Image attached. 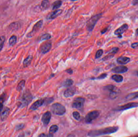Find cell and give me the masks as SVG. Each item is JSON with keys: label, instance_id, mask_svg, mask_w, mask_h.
Returning a JSON list of instances; mask_svg holds the SVG:
<instances>
[{"label": "cell", "instance_id": "obj_12", "mask_svg": "<svg viewBox=\"0 0 138 137\" xmlns=\"http://www.w3.org/2000/svg\"><path fill=\"white\" fill-rule=\"evenodd\" d=\"M128 29V26L127 24H124L121 25L119 28L115 30L114 34L116 35H121L126 31Z\"/></svg>", "mask_w": 138, "mask_h": 137}, {"label": "cell", "instance_id": "obj_43", "mask_svg": "<svg viewBox=\"0 0 138 137\" xmlns=\"http://www.w3.org/2000/svg\"><path fill=\"white\" fill-rule=\"evenodd\" d=\"M136 35H138V28L136 30Z\"/></svg>", "mask_w": 138, "mask_h": 137}, {"label": "cell", "instance_id": "obj_39", "mask_svg": "<svg viewBox=\"0 0 138 137\" xmlns=\"http://www.w3.org/2000/svg\"><path fill=\"white\" fill-rule=\"evenodd\" d=\"M53 134L49 133L48 134H45V133H42L39 135V137H53Z\"/></svg>", "mask_w": 138, "mask_h": 137}, {"label": "cell", "instance_id": "obj_30", "mask_svg": "<svg viewBox=\"0 0 138 137\" xmlns=\"http://www.w3.org/2000/svg\"><path fill=\"white\" fill-rule=\"evenodd\" d=\"M5 36H1L0 37V52L3 49L4 43L5 41Z\"/></svg>", "mask_w": 138, "mask_h": 137}, {"label": "cell", "instance_id": "obj_32", "mask_svg": "<svg viewBox=\"0 0 138 137\" xmlns=\"http://www.w3.org/2000/svg\"><path fill=\"white\" fill-rule=\"evenodd\" d=\"M105 89L109 91V92H111V91H114L116 89V87L114 86V85H109L105 86Z\"/></svg>", "mask_w": 138, "mask_h": 137}, {"label": "cell", "instance_id": "obj_8", "mask_svg": "<svg viewBox=\"0 0 138 137\" xmlns=\"http://www.w3.org/2000/svg\"><path fill=\"white\" fill-rule=\"evenodd\" d=\"M138 106V103H130L121 106H118L115 109V110L117 111H121L126 110L127 109H130L136 107Z\"/></svg>", "mask_w": 138, "mask_h": 137}, {"label": "cell", "instance_id": "obj_10", "mask_svg": "<svg viewBox=\"0 0 138 137\" xmlns=\"http://www.w3.org/2000/svg\"><path fill=\"white\" fill-rule=\"evenodd\" d=\"M10 109L7 107L3 108L2 111L0 112V120L4 121L7 120L10 113Z\"/></svg>", "mask_w": 138, "mask_h": 137}, {"label": "cell", "instance_id": "obj_16", "mask_svg": "<svg viewBox=\"0 0 138 137\" xmlns=\"http://www.w3.org/2000/svg\"><path fill=\"white\" fill-rule=\"evenodd\" d=\"M62 11H63V10L61 9H58L54 10V11L52 12L49 15V16L48 17V19L50 20H53L56 19V18L58 17L61 14Z\"/></svg>", "mask_w": 138, "mask_h": 137}, {"label": "cell", "instance_id": "obj_21", "mask_svg": "<svg viewBox=\"0 0 138 137\" xmlns=\"http://www.w3.org/2000/svg\"><path fill=\"white\" fill-rule=\"evenodd\" d=\"M51 38V35L48 33H44L39 37L38 40L40 42L48 40Z\"/></svg>", "mask_w": 138, "mask_h": 137}, {"label": "cell", "instance_id": "obj_25", "mask_svg": "<svg viewBox=\"0 0 138 137\" xmlns=\"http://www.w3.org/2000/svg\"><path fill=\"white\" fill-rule=\"evenodd\" d=\"M138 98V92L131 93L126 96V99L129 100H133Z\"/></svg>", "mask_w": 138, "mask_h": 137}, {"label": "cell", "instance_id": "obj_42", "mask_svg": "<svg viewBox=\"0 0 138 137\" xmlns=\"http://www.w3.org/2000/svg\"><path fill=\"white\" fill-rule=\"evenodd\" d=\"M132 4L133 5H136L138 4V0H133L132 2Z\"/></svg>", "mask_w": 138, "mask_h": 137}, {"label": "cell", "instance_id": "obj_4", "mask_svg": "<svg viewBox=\"0 0 138 137\" xmlns=\"http://www.w3.org/2000/svg\"><path fill=\"white\" fill-rule=\"evenodd\" d=\"M51 110L53 114L58 115H62L66 112L65 106L59 103H55L51 107Z\"/></svg>", "mask_w": 138, "mask_h": 137}, {"label": "cell", "instance_id": "obj_26", "mask_svg": "<svg viewBox=\"0 0 138 137\" xmlns=\"http://www.w3.org/2000/svg\"><path fill=\"white\" fill-rule=\"evenodd\" d=\"M17 42V36L15 35H12L9 40V45L12 46L16 44Z\"/></svg>", "mask_w": 138, "mask_h": 137}, {"label": "cell", "instance_id": "obj_36", "mask_svg": "<svg viewBox=\"0 0 138 137\" xmlns=\"http://www.w3.org/2000/svg\"><path fill=\"white\" fill-rule=\"evenodd\" d=\"M119 49L118 47H113V48H112V49L110 51L109 53H110V54H116V53L118 52V51H119Z\"/></svg>", "mask_w": 138, "mask_h": 137}, {"label": "cell", "instance_id": "obj_18", "mask_svg": "<svg viewBox=\"0 0 138 137\" xmlns=\"http://www.w3.org/2000/svg\"><path fill=\"white\" fill-rule=\"evenodd\" d=\"M7 95L6 93H3L0 95V112L2 111L3 109L4 108L3 105L7 99Z\"/></svg>", "mask_w": 138, "mask_h": 137}, {"label": "cell", "instance_id": "obj_19", "mask_svg": "<svg viewBox=\"0 0 138 137\" xmlns=\"http://www.w3.org/2000/svg\"><path fill=\"white\" fill-rule=\"evenodd\" d=\"M33 58V56L30 55V56H28L24 60L23 62V66L24 68H26L30 66L31 63L32 62Z\"/></svg>", "mask_w": 138, "mask_h": 137}, {"label": "cell", "instance_id": "obj_27", "mask_svg": "<svg viewBox=\"0 0 138 137\" xmlns=\"http://www.w3.org/2000/svg\"><path fill=\"white\" fill-rule=\"evenodd\" d=\"M74 83V81L72 79H67L63 83V86L65 87H70Z\"/></svg>", "mask_w": 138, "mask_h": 137}, {"label": "cell", "instance_id": "obj_14", "mask_svg": "<svg viewBox=\"0 0 138 137\" xmlns=\"http://www.w3.org/2000/svg\"><path fill=\"white\" fill-rule=\"evenodd\" d=\"M128 71V68L125 66H118L112 69V71L113 72L117 74L124 73L125 72H127Z\"/></svg>", "mask_w": 138, "mask_h": 137}, {"label": "cell", "instance_id": "obj_23", "mask_svg": "<svg viewBox=\"0 0 138 137\" xmlns=\"http://www.w3.org/2000/svg\"><path fill=\"white\" fill-rule=\"evenodd\" d=\"M50 2L48 0H43L41 3V6L43 10H47L50 7Z\"/></svg>", "mask_w": 138, "mask_h": 137}, {"label": "cell", "instance_id": "obj_31", "mask_svg": "<svg viewBox=\"0 0 138 137\" xmlns=\"http://www.w3.org/2000/svg\"><path fill=\"white\" fill-rule=\"evenodd\" d=\"M118 92L117 91V90H114V91H111L110 92V94H109V96L111 99L116 98V97H117L118 96Z\"/></svg>", "mask_w": 138, "mask_h": 137}, {"label": "cell", "instance_id": "obj_40", "mask_svg": "<svg viewBox=\"0 0 138 137\" xmlns=\"http://www.w3.org/2000/svg\"><path fill=\"white\" fill-rule=\"evenodd\" d=\"M108 27H106V28L103 29L102 31H101V34H104V33H105L107 31H108Z\"/></svg>", "mask_w": 138, "mask_h": 137}, {"label": "cell", "instance_id": "obj_41", "mask_svg": "<svg viewBox=\"0 0 138 137\" xmlns=\"http://www.w3.org/2000/svg\"><path fill=\"white\" fill-rule=\"evenodd\" d=\"M66 72L68 73L69 74H71L73 73V70L71 69H68L66 71Z\"/></svg>", "mask_w": 138, "mask_h": 137}, {"label": "cell", "instance_id": "obj_15", "mask_svg": "<svg viewBox=\"0 0 138 137\" xmlns=\"http://www.w3.org/2000/svg\"><path fill=\"white\" fill-rule=\"evenodd\" d=\"M76 93V89L75 87H71L68 88L65 91L64 96L66 98L73 96Z\"/></svg>", "mask_w": 138, "mask_h": 137}, {"label": "cell", "instance_id": "obj_20", "mask_svg": "<svg viewBox=\"0 0 138 137\" xmlns=\"http://www.w3.org/2000/svg\"><path fill=\"white\" fill-rule=\"evenodd\" d=\"M62 1L61 0H57L53 3L52 5V8L53 10L58 9L62 5Z\"/></svg>", "mask_w": 138, "mask_h": 137}, {"label": "cell", "instance_id": "obj_22", "mask_svg": "<svg viewBox=\"0 0 138 137\" xmlns=\"http://www.w3.org/2000/svg\"><path fill=\"white\" fill-rule=\"evenodd\" d=\"M112 80L115 81L116 83H121L123 80V77L121 75L118 74H114L111 77Z\"/></svg>", "mask_w": 138, "mask_h": 137}, {"label": "cell", "instance_id": "obj_5", "mask_svg": "<svg viewBox=\"0 0 138 137\" xmlns=\"http://www.w3.org/2000/svg\"><path fill=\"white\" fill-rule=\"evenodd\" d=\"M43 24V21L40 20L38 21L33 27L32 31L27 35L28 38H32L40 30Z\"/></svg>", "mask_w": 138, "mask_h": 137}, {"label": "cell", "instance_id": "obj_38", "mask_svg": "<svg viewBox=\"0 0 138 137\" xmlns=\"http://www.w3.org/2000/svg\"><path fill=\"white\" fill-rule=\"evenodd\" d=\"M131 47L133 49H138V42L133 43L131 44Z\"/></svg>", "mask_w": 138, "mask_h": 137}, {"label": "cell", "instance_id": "obj_35", "mask_svg": "<svg viewBox=\"0 0 138 137\" xmlns=\"http://www.w3.org/2000/svg\"><path fill=\"white\" fill-rule=\"evenodd\" d=\"M25 125L23 123L18 124L15 126V130L16 131L21 130L24 128Z\"/></svg>", "mask_w": 138, "mask_h": 137}, {"label": "cell", "instance_id": "obj_28", "mask_svg": "<svg viewBox=\"0 0 138 137\" xmlns=\"http://www.w3.org/2000/svg\"><path fill=\"white\" fill-rule=\"evenodd\" d=\"M20 26V23L18 22H14L11 23L10 25H9V27L12 30H15L19 28V27Z\"/></svg>", "mask_w": 138, "mask_h": 137}, {"label": "cell", "instance_id": "obj_13", "mask_svg": "<svg viewBox=\"0 0 138 137\" xmlns=\"http://www.w3.org/2000/svg\"><path fill=\"white\" fill-rule=\"evenodd\" d=\"M45 103V100L41 99L37 100L31 106L30 109L32 111H35L38 108L42 106Z\"/></svg>", "mask_w": 138, "mask_h": 137}, {"label": "cell", "instance_id": "obj_3", "mask_svg": "<svg viewBox=\"0 0 138 137\" xmlns=\"http://www.w3.org/2000/svg\"><path fill=\"white\" fill-rule=\"evenodd\" d=\"M102 15V14L101 13L94 15L87 21L86 24V28L87 31L89 32H91L93 31L96 24L101 18Z\"/></svg>", "mask_w": 138, "mask_h": 137}, {"label": "cell", "instance_id": "obj_29", "mask_svg": "<svg viewBox=\"0 0 138 137\" xmlns=\"http://www.w3.org/2000/svg\"><path fill=\"white\" fill-rule=\"evenodd\" d=\"M58 129L59 128L58 125H52L51 127H50V129H49V133L53 134V133L58 132Z\"/></svg>", "mask_w": 138, "mask_h": 137}, {"label": "cell", "instance_id": "obj_24", "mask_svg": "<svg viewBox=\"0 0 138 137\" xmlns=\"http://www.w3.org/2000/svg\"><path fill=\"white\" fill-rule=\"evenodd\" d=\"M25 83H26V82H25V80H22L20 81V83H19L17 85L16 88V90L19 92H20L21 91H22L24 87H25Z\"/></svg>", "mask_w": 138, "mask_h": 137}, {"label": "cell", "instance_id": "obj_7", "mask_svg": "<svg viewBox=\"0 0 138 137\" xmlns=\"http://www.w3.org/2000/svg\"><path fill=\"white\" fill-rule=\"evenodd\" d=\"M85 99L82 97H78L75 98L72 104V107L76 109H81L84 105Z\"/></svg>", "mask_w": 138, "mask_h": 137}, {"label": "cell", "instance_id": "obj_34", "mask_svg": "<svg viewBox=\"0 0 138 137\" xmlns=\"http://www.w3.org/2000/svg\"><path fill=\"white\" fill-rule=\"evenodd\" d=\"M103 51L102 50L100 49L96 52L95 55V58L96 59L99 58L103 55Z\"/></svg>", "mask_w": 138, "mask_h": 137}, {"label": "cell", "instance_id": "obj_17", "mask_svg": "<svg viewBox=\"0 0 138 137\" xmlns=\"http://www.w3.org/2000/svg\"><path fill=\"white\" fill-rule=\"evenodd\" d=\"M130 61L129 57L125 56H121L118 57L117 59V62L118 64L121 65L126 64Z\"/></svg>", "mask_w": 138, "mask_h": 137}, {"label": "cell", "instance_id": "obj_37", "mask_svg": "<svg viewBox=\"0 0 138 137\" xmlns=\"http://www.w3.org/2000/svg\"><path fill=\"white\" fill-rule=\"evenodd\" d=\"M107 76V74H106L104 73L100 75V76L96 78L97 79H105Z\"/></svg>", "mask_w": 138, "mask_h": 137}, {"label": "cell", "instance_id": "obj_1", "mask_svg": "<svg viewBox=\"0 0 138 137\" xmlns=\"http://www.w3.org/2000/svg\"><path fill=\"white\" fill-rule=\"evenodd\" d=\"M118 130V127L113 126L105 128L103 129L91 131L88 133V135L91 137L100 136L110 134L117 132Z\"/></svg>", "mask_w": 138, "mask_h": 137}, {"label": "cell", "instance_id": "obj_33", "mask_svg": "<svg viewBox=\"0 0 138 137\" xmlns=\"http://www.w3.org/2000/svg\"><path fill=\"white\" fill-rule=\"evenodd\" d=\"M73 116L76 120L79 121L80 119V115L79 112L77 111H74L73 113Z\"/></svg>", "mask_w": 138, "mask_h": 137}, {"label": "cell", "instance_id": "obj_9", "mask_svg": "<svg viewBox=\"0 0 138 137\" xmlns=\"http://www.w3.org/2000/svg\"><path fill=\"white\" fill-rule=\"evenodd\" d=\"M52 44L51 41H47L44 43L41 46V52L43 54H45L49 52L52 48Z\"/></svg>", "mask_w": 138, "mask_h": 137}, {"label": "cell", "instance_id": "obj_44", "mask_svg": "<svg viewBox=\"0 0 138 137\" xmlns=\"http://www.w3.org/2000/svg\"><path fill=\"white\" fill-rule=\"evenodd\" d=\"M70 1H79V0H70Z\"/></svg>", "mask_w": 138, "mask_h": 137}, {"label": "cell", "instance_id": "obj_2", "mask_svg": "<svg viewBox=\"0 0 138 137\" xmlns=\"http://www.w3.org/2000/svg\"><path fill=\"white\" fill-rule=\"evenodd\" d=\"M33 99V96L29 90H26L23 93L19 102H18L19 107L23 108L30 104Z\"/></svg>", "mask_w": 138, "mask_h": 137}, {"label": "cell", "instance_id": "obj_6", "mask_svg": "<svg viewBox=\"0 0 138 137\" xmlns=\"http://www.w3.org/2000/svg\"><path fill=\"white\" fill-rule=\"evenodd\" d=\"M99 112L98 111H94L89 112L86 116L85 118V122L87 123H91L99 116Z\"/></svg>", "mask_w": 138, "mask_h": 137}, {"label": "cell", "instance_id": "obj_45", "mask_svg": "<svg viewBox=\"0 0 138 137\" xmlns=\"http://www.w3.org/2000/svg\"><path fill=\"white\" fill-rule=\"evenodd\" d=\"M137 76H138V71L137 72Z\"/></svg>", "mask_w": 138, "mask_h": 137}, {"label": "cell", "instance_id": "obj_11", "mask_svg": "<svg viewBox=\"0 0 138 137\" xmlns=\"http://www.w3.org/2000/svg\"><path fill=\"white\" fill-rule=\"evenodd\" d=\"M51 113L50 111H47L44 113L42 117V121L44 125H47L51 119Z\"/></svg>", "mask_w": 138, "mask_h": 137}]
</instances>
